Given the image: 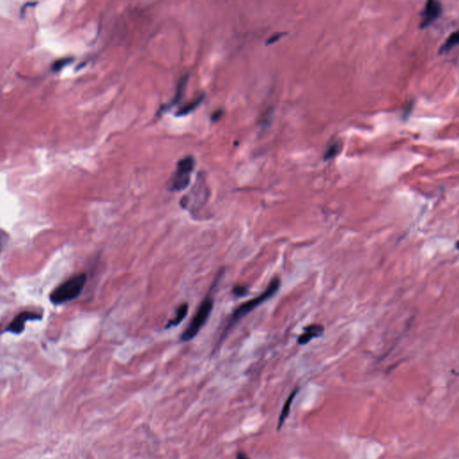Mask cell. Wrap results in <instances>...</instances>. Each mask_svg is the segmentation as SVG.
Returning a JSON list of instances; mask_svg holds the SVG:
<instances>
[{
	"mask_svg": "<svg viewBox=\"0 0 459 459\" xmlns=\"http://www.w3.org/2000/svg\"><path fill=\"white\" fill-rule=\"evenodd\" d=\"M281 286V280L278 277H275L272 279L271 282H269L267 289L265 290L263 293L259 294L258 296L255 297L251 300H248L246 302L242 304L239 307L237 308L235 311L232 312L231 317L228 318L227 323L224 326V332L221 337V341L224 340V337L226 336L229 331L237 324L239 320H242L244 317H246L247 315L250 314L251 311H254L255 309H257L258 306H260L261 304L264 303L267 300L271 299L272 297L277 293L279 288Z\"/></svg>",
	"mask_w": 459,
	"mask_h": 459,
	"instance_id": "6da1fadb",
	"label": "cell"
},
{
	"mask_svg": "<svg viewBox=\"0 0 459 459\" xmlns=\"http://www.w3.org/2000/svg\"><path fill=\"white\" fill-rule=\"evenodd\" d=\"M86 280V275L83 273L70 277L51 293L50 300L54 305H61L75 300L82 293Z\"/></svg>",
	"mask_w": 459,
	"mask_h": 459,
	"instance_id": "7a4b0ae2",
	"label": "cell"
},
{
	"mask_svg": "<svg viewBox=\"0 0 459 459\" xmlns=\"http://www.w3.org/2000/svg\"><path fill=\"white\" fill-rule=\"evenodd\" d=\"M213 309V298L211 295L206 297L204 299L199 310L196 311L195 316L192 318L191 322L189 323L188 327L185 329L184 332L181 334V342H188L190 340L194 339L198 336L199 331L203 329V326L206 325V322L210 318V315L212 313Z\"/></svg>",
	"mask_w": 459,
	"mask_h": 459,
	"instance_id": "3957f363",
	"label": "cell"
},
{
	"mask_svg": "<svg viewBox=\"0 0 459 459\" xmlns=\"http://www.w3.org/2000/svg\"><path fill=\"white\" fill-rule=\"evenodd\" d=\"M195 168V159L192 156H186L177 163L176 170L170 178L168 188L170 191L180 192L188 188L190 176Z\"/></svg>",
	"mask_w": 459,
	"mask_h": 459,
	"instance_id": "277c9868",
	"label": "cell"
},
{
	"mask_svg": "<svg viewBox=\"0 0 459 459\" xmlns=\"http://www.w3.org/2000/svg\"><path fill=\"white\" fill-rule=\"evenodd\" d=\"M208 193L209 192H208V188L206 186V179L203 176V174H199V177L196 178V181L192 188L191 192H189V195H185L182 199L184 200H190L193 199L194 200L193 206L195 208H199L206 202L207 196H208Z\"/></svg>",
	"mask_w": 459,
	"mask_h": 459,
	"instance_id": "5b68a950",
	"label": "cell"
},
{
	"mask_svg": "<svg viewBox=\"0 0 459 459\" xmlns=\"http://www.w3.org/2000/svg\"><path fill=\"white\" fill-rule=\"evenodd\" d=\"M41 318H42L41 314L31 311H23L14 318V320L7 326L5 331L12 333L14 335H19L25 330L26 322L41 320Z\"/></svg>",
	"mask_w": 459,
	"mask_h": 459,
	"instance_id": "8992f818",
	"label": "cell"
},
{
	"mask_svg": "<svg viewBox=\"0 0 459 459\" xmlns=\"http://www.w3.org/2000/svg\"><path fill=\"white\" fill-rule=\"evenodd\" d=\"M442 13V7L440 2L429 0L426 3L425 8L423 12V19L421 22V28H425L430 26V24L439 18Z\"/></svg>",
	"mask_w": 459,
	"mask_h": 459,
	"instance_id": "52a82bcc",
	"label": "cell"
},
{
	"mask_svg": "<svg viewBox=\"0 0 459 459\" xmlns=\"http://www.w3.org/2000/svg\"><path fill=\"white\" fill-rule=\"evenodd\" d=\"M324 332V326L318 324H313V325H308L305 329L302 335H300V337L298 338V343L300 344H306V343L311 342V340L318 336H321Z\"/></svg>",
	"mask_w": 459,
	"mask_h": 459,
	"instance_id": "ba28073f",
	"label": "cell"
},
{
	"mask_svg": "<svg viewBox=\"0 0 459 459\" xmlns=\"http://www.w3.org/2000/svg\"><path fill=\"white\" fill-rule=\"evenodd\" d=\"M188 312V304L187 303V302L181 304V305L178 307L175 317H174L173 318H171L170 321H168L166 325H165V329H170V327H174V326H177V325H180L181 322L184 320V318L187 317Z\"/></svg>",
	"mask_w": 459,
	"mask_h": 459,
	"instance_id": "9c48e42d",
	"label": "cell"
},
{
	"mask_svg": "<svg viewBox=\"0 0 459 459\" xmlns=\"http://www.w3.org/2000/svg\"><path fill=\"white\" fill-rule=\"evenodd\" d=\"M298 391H299L298 388H296L295 390H293V392L291 393L289 397H288V398L286 399L285 405H283V407H282L281 414L279 416L278 427H277L278 430H280V429L282 428V424L285 423L286 418L289 416L290 411H291V406H292V404H293V399L296 397Z\"/></svg>",
	"mask_w": 459,
	"mask_h": 459,
	"instance_id": "30bf717a",
	"label": "cell"
},
{
	"mask_svg": "<svg viewBox=\"0 0 459 459\" xmlns=\"http://www.w3.org/2000/svg\"><path fill=\"white\" fill-rule=\"evenodd\" d=\"M203 100H204V95H200L198 98H195V100H193V101H189L188 103H186V104L183 105L181 108H180V110L176 112V116H186V115H188L189 114L190 112H194L195 108L199 107V105L202 103Z\"/></svg>",
	"mask_w": 459,
	"mask_h": 459,
	"instance_id": "8fae6325",
	"label": "cell"
},
{
	"mask_svg": "<svg viewBox=\"0 0 459 459\" xmlns=\"http://www.w3.org/2000/svg\"><path fill=\"white\" fill-rule=\"evenodd\" d=\"M458 41V32L451 33L448 39H447V40L445 41L444 44L442 45V47L441 48L440 53H444V52H448V51H450L452 48H454L457 45Z\"/></svg>",
	"mask_w": 459,
	"mask_h": 459,
	"instance_id": "7c38bea8",
	"label": "cell"
},
{
	"mask_svg": "<svg viewBox=\"0 0 459 459\" xmlns=\"http://www.w3.org/2000/svg\"><path fill=\"white\" fill-rule=\"evenodd\" d=\"M187 83H188V76L182 77L181 82L178 84L177 92H176L175 97L172 99V101H171L170 105L178 104V103L181 101L182 97L184 96L185 90H186V87H187Z\"/></svg>",
	"mask_w": 459,
	"mask_h": 459,
	"instance_id": "4fadbf2b",
	"label": "cell"
},
{
	"mask_svg": "<svg viewBox=\"0 0 459 459\" xmlns=\"http://www.w3.org/2000/svg\"><path fill=\"white\" fill-rule=\"evenodd\" d=\"M340 145L338 143H335L333 145H330L326 152H325L324 158L325 160L332 159L337 155V152H339Z\"/></svg>",
	"mask_w": 459,
	"mask_h": 459,
	"instance_id": "5bb4252c",
	"label": "cell"
},
{
	"mask_svg": "<svg viewBox=\"0 0 459 459\" xmlns=\"http://www.w3.org/2000/svg\"><path fill=\"white\" fill-rule=\"evenodd\" d=\"M232 293H233L236 297L246 296L247 294L249 293V289H248L247 286H236L235 287L232 289Z\"/></svg>",
	"mask_w": 459,
	"mask_h": 459,
	"instance_id": "9a60e30c",
	"label": "cell"
},
{
	"mask_svg": "<svg viewBox=\"0 0 459 459\" xmlns=\"http://www.w3.org/2000/svg\"><path fill=\"white\" fill-rule=\"evenodd\" d=\"M223 115H224V112L222 110H217L216 112H213V115H212V120L213 122H217L220 120Z\"/></svg>",
	"mask_w": 459,
	"mask_h": 459,
	"instance_id": "2e32d148",
	"label": "cell"
},
{
	"mask_svg": "<svg viewBox=\"0 0 459 459\" xmlns=\"http://www.w3.org/2000/svg\"><path fill=\"white\" fill-rule=\"evenodd\" d=\"M280 37H281V34H280V33H277V34H275V35H272L271 38L268 40V44H271L273 43V42H275V40H278Z\"/></svg>",
	"mask_w": 459,
	"mask_h": 459,
	"instance_id": "e0dca14e",
	"label": "cell"
},
{
	"mask_svg": "<svg viewBox=\"0 0 459 459\" xmlns=\"http://www.w3.org/2000/svg\"><path fill=\"white\" fill-rule=\"evenodd\" d=\"M237 459H249V457L243 452H239L237 455Z\"/></svg>",
	"mask_w": 459,
	"mask_h": 459,
	"instance_id": "ac0fdd59",
	"label": "cell"
}]
</instances>
